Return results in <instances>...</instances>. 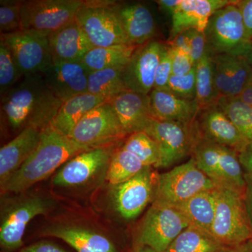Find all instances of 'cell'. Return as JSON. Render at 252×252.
Instances as JSON below:
<instances>
[{"mask_svg": "<svg viewBox=\"0 0 252 252\" xmlns=\"http://www.w3.org/2000/svg\"><path fill=\"white\" fill-rule=\"evenodd\" d=\"M1 97V117L18 134L28 127L44 132L63 103L50 91L41 74L24 77Z\"/></svg>", "mask_w": 252, "mask_h": 252, "instance_id": "1", "label": "cell"}, {"mask_svg": "<svg viewBox=\"0 0 252 252\" xmlns=\"http://www.w3.org/2000/svg\"><path fill=\"white\" fill-rule=\"evenodd\" d=\"M91 149L48 128L40 143L22 166L1 186V193H21L45 180L78 154Z\"/></svg>", "mask_w": 252, "mask_h": 252, "instance_id": "2", "label": "cell"}, {"mask_svg": "<svg viewBox=\"0 0 252 252\" xmlns=\"http://www.w3.org/2000/svg\"><path fill=\"white\" fill-rule=\"evenodd\" d=\"M237 1L212 14L205 28L207 49L212 55L227 54L248 58L252 41L247 36Z\"/></svg>", "mask_w": 252, "mask_h": 252, "instance_id": "3", "label": "cell"}, {"mask_svg": "<svg viewBox=\"0 0 252 252\" xmlns=\"http://www.w3.org/2000/svg\"><path fill=\"white\" fill-rule=\"evenodd\" d=\"M216 210L211 234L225 248L237 246L252 239L244 195L233 189L215 188Z\"/></svg>", "mask_w": 252, "mask_h": 252, "instance_id": "4", "label": "cell"}, {"mask_svg": "<svg viewBox=\"0 0 252 252\" xmlns=\"http://www.w3.org/2000/svg\"><path fill=\"white\" fill-rule=\"evenodd\" d=\"M117 3L112 1H84L76 15V21L93 47L129 44L120 18Z\"/></svg>", "mask_w": 252, "mask_h": 252, "instance_id": "5", "label": "cell"}, {"mask_svg": "<svg viewBox=\"0 0 252 252\" xmlns=\"http://www.w3.org/2000/svg\"><path fill=\"white\" fill-rule=\"evenodd\" d=\"M1 209L0 245L3 251L21 250L28 223L38 215H46L54 206L52 199L42 195H23Z\"/></svg>", "mask_w": 252, "mask_h": 252, "instance_id": "6", "label": "cell"}, {"mask_svg": "<svg viewBox=\"0 0 252 252\" xmlns=\"http://www.w3.org/2000/svg\"><path fill=\"white\" fill-rule=\"evenodd\" d=\"M216 187L197 166L193 157L170 171L158 175L153 203L176 207L197 194Z\"/></svg>", "mask_w": 252, "mask_h": 252, "instance_id": "7", "label": "cell"}, {"mask_svg": "<svg viewBox=\"0 0 252 252\" xmlns=\"http://www.w3.org/2000/svg\"><path fill=\"white\" fill-rule=\"evenodd\" d=\"M189 225V220L175 207L153 203L139 228L137 246H148L157 252H165Z\"/></svg>", "mask_w": 252, "mask_h": 252, "instance_id": "8", "label": "cell"}, {"mask_svg": "<svg viewBox=\"0 0 252 252\" xmlns=\"http://www.w3.org/2000/svg\"><path fill=\"white\" fill-rule=\"evenodd\" d=\"M83 0H29L22 1V29L50 34L72 22Z\"/></svg>", "mask_w": 252, "mask_h": 252, "instance_id": "9", "label": "cell"}, {"mask_svg": "<svg viewBox=\"0 0 252 252\" xmlns=\"http://www.w3.org/2000/svg\"><path fill=\"white\" fill-rule=\"evenodd\" d=\"M49 36L32 30L1 34L0 41L14 55L24 77L44 73L53 64Z\"/></svg>", "mask_w": 252, "mask_h": 252, "instance_id": "10", "label": "cell"}, {"mask_svg": "<svg viewBox=\"0 0 252 252\" xmlns=\"http://www.w3.org/2000/svg\"><path fill=\"white\" fill-rule=\"evenodd\" d=\"M126 136L112 105L107 102L86 114L69 137L77 143L94 149L114 145Z\"/></svg>", "mask_w": 252, "mask_h": 252, "instance_id": "11", "label": "cell"}, {"mask_svg": "<svg viewBox=\"0 0 252 252\" xmlns=\"http://www.w3.org/2000/svg\"><path fill=\"white\" fill-rule=\"evenodd\" d=\"M144 132L152 137L158 146L160 156L158 167L167 168L192 153L196 127L195 122L192 124H185L153 119Z\"/></svg>", "mask_w": 252, "mask_h": 252, "instance_id": "12", "label": "cell"}, {"mask_svg": "<svg viewBox=\"0 0 252 252\" xmlns=\"http://www.w3.org/2000/svg\"><path fill=\"white\" fill-rule=\"evenodd\" d=\"M115 150L114 145H112L78 154L59 169L53 179V184L63 188H74L89 185L98 176H106Z\"/></svg>", "mask_w": 252, "mask_h": 252, "instance_id": "13", "label": "cell"}, {"mask_svg": "<svg viewBox=\"0 0 252 252\" xmlns=\"http://www.w3.org/2000/svg\"><path fill=\"white\" fill-rule=\"evenodd\" d=\"M158 175L152 167H145L130 180L112 186L113 205L122 218L134 220L154 200Z\"/></svg>", "mask_w": 252, "mask_h": 252, "instance_id": "14", "label": "cell"}, {"mask_svg": "<svg viewBox=\"0 0 252 252\" xmlns=\"http://www.w3.org/2000/svg\"><path fill=\"white\" fill-rule=\"evenodd\" d=\"M164 44L154 39L137 46L124 69V80L127 90L150 94L154 89L156 73Z\"/></svg>", "mask_w": 252, "mask_h": 252, "instance_id": "15", "label": "cell"}, {"mask_svg": "<svg viewBox=\"0 0 252 252\" xmlns=\"http://www.w3.org/2000/svg\"><path fill=\"white\" fill-rule=\"evenodd\" d=\"M44 237L59 238L77 252H119L114 242L102 231L75 222H56L41 230Z\"/></svg>", "mask_w": 252, "mask_h": 252, "instance_id": "16", "label": "cell"}, {"mask_svg": "<svg viewBox=\"0 0 252 252\" xmlns=\"http://www.w3.org/2000/svg\"><path fill=\"white\" fill-rule=\"evenodd\" d=\"M90 71L82 62L53 63L43 74L46 86L63 102L88 93Z\"/></svg>", "mask_w": 252, "mask_h": 252, "instance_id": "17", "label": "cell"}, {"mask_svg": "<svg viewBox=\"0 0 252 252\" xmlns=\"http://www.w3.org/2000/svg\"><path fill=\"white\" fill-rule=\"evenodd\" d=\"M198 117L197 129L205 138L238 153L250 143L217 104L201 109Z\"/></svg>", "mask_w": 252, "mask_h": 252, "instance_id": "18", "label": "cell"}, {"mask_svg": "<svg viewBox=\"0 0 252 252\" xmlns=\"http://www.w3.org/2000/svg\"><path fill=\"white\" fill-rule=\"evenodd\" d=\"M126 135L145 131L153 120L149 94L123 91L109 101Z\"/></svg>", "mask_w": 252, "mask_h": 252, "instance_id": "19", "label": "cell"}, {"mask_svg": "<svg viewBox=\"0 0 252 252\" xmlns=\"http://www.w3.org/2000/svg\"><path fill=\"white\" fill-rule=\"evenodd\" d=\"M213 59L220 97H238L252 76L248 58L218 54L213 55Z\"/></svg>", "mask_w": 252, "mask_h": 252, "instance_id": "20", "label": "cell"}, {"mask_svg": "<svg viewBox=\"0 0 252 252\" xmlns=\"http://www.w3.org/2000/svg\"><path fill=\"white\" fill-rule=\"evenodd\" d=\"M235 1L230 0H182L172 15L169 41L189 30L205 31L214 13Z\"/></svg>", "mask_w": 252, "mask_h": 252, "instance_id": "21", "label": "cell"}, {"mask_svg": "<svg viewBox=\"0 0 252 252\" xmlns=\"http://www.w3.org/2000/svg\"><path fill=\"white\" fill-rule=\"evenodd\" d=\"M53 63L82 62L93 46L76 19L49 36Z\"/></svg>", "mask_w": 252, "mask_h": 252, "instance_id": "22", "label": "cell"}, {"mask_svg": "<svg viewBox=\"0 0 252 252\" xmlns=\"http://www.w3.org/2000/svg\"><path fill=\"white\" fill-rule=\"evenodd\" d=\"M42 131L28 127L0 149L1 186L17 171L37 148Z\"/></svg>", "mask_w": 252, "mask_h": 252, "instance_id": "23", "label": "cell"}, {"mask_svg": "<svg viewBox=\"0 0 252 252\" xmlns=\"http://www.w3.org/2000/svg\"><path fill=\"white\" fill-rule=\"evenodd\" d=\"M151 115L161 122L192 124L196 121L200 109L195 100L177 97L168 90L154 89L149 94Z\"/></svg>", "mask_w": 252, "mask_h": 252, "instance_id": "24", "label": "cell"}, {"mask_svg": "<svg viewBox=\"0 0 252 252\" xmlns=\"http://www.w3.org/2000/svg\"><path fill=\"white\" fill-rule=\"evenodd\" d=\"M117 13L130 45L142 46L154 40L157 24L150 10L142 4H117Z\"/></svg>", "mask_w": 252, "mask_h": 252, "instance_id": "25", "label": "cell"}, {"mask_svg": "<svg viewBox=\"0 0 252 252\" xmlns=\"http://www.w3.org/2000/svg\"><path fill=\"white\" fill-rule=\"evenodd\" d=\"M107 102L105 99L89 93L67 99L63 102L49 128L69 137L73 128L86 114Z\"/></svg>", "mask_w": 252, "mask_h": 252, "instance_id": "26", "label": "cell"}, {"mask_svg": "<svg viewBox=\"0 0 252 252\" xmlns=\"http://www.w3.org/2000/svg\"><path fill=\"white\" fill-rule=\"evenodd\" d=\"M175 207L185 215L190 225L211 233L216 210L215 189L197 194Z\"/></svg>", "mask_w": 252, "mask_h": 252, "instance_id": "27", "label": "cell"}, {"mask_svg": "<svg viewBox=\"0 0 252 252\" xmlns=\"http://www.w3.org/2000/svg\"><path fill=\"white\" fill-rule=\"evenodd\" d=\"M137 47L130 44L94 47L86 55L82 63L90 72L126 67Z\"/></svg>", "mask_w": 252, "mask_h": 252, "instance_id": "28", "label": "cell"}, {"mask_svg": "<svg viewBox=\"0 0 252 252\" xmlns=\"http://www.w3.org/2000/svg\"><path fill=\"white\" fill-rule=\"evenodd\" d=\"M196 97L200 110L217 104L220 95L215 83L213 55L207 49L206 54L195 65Z\"/></svg>", "mask_w": 252, "mask_h": 252, "instance_id": "29", "label": "cell"}, {"mask_svg": "<svg viewBox=\"0 0 252 252\" xmlns=\"http://www.w3.org/2000/svg\"><path fill=\"white\" fill-rule=\"evenodd\" d=\"M225 248L211 233L190 225L176 238L165 252H223Z\"/></svg>", "mask_w": 252, "mask_h": 252, "instance_id": "30", "label": "cell"}, {"mask_svg": "<svg viewBox=\"0 0 252 252\" xmlns=\"http://www.w3.org/2000/svg\"><path fill=\"white\" fill-rule=\"evenodd\" d=\"M193 151V158L197 166L210 179L216 187H220V145L205 138L197 129Z\"/></svg>", "mask_w": 252, "mask_h": 252, "instance_id": "31", "label": "cell"}, {"mask_svg": "<svg viewBox=\"0 0 252 252\" xmlns=\"http://www.w3.org/2000/svg\"><path fill=\"white\" fill-rule=\"evenodd\" d=\"M125 67L108 68L91 72L88 83V93L111 100L126 90L124 80Z\"/></svg>", "mask_w": 252, "mask_h": 252, "instance_id": "32", "label": "cell"}, {"mask_svg": "<svg viewBox=\"0 0 252 252\" xmlns=\"http://www.w3.org/2000/svg\"><path fill=\"white\" fill-rule=\"evenodd\" d=\"M145 167L148 166L122 146L113 153L105 178L112 187L121 185L135 177Z\"/></svg>", "mask_w": 252, "mask_h": 252, "instance_id": "33", "label": "cell"}, {"mask_svg": "<svg viewBox=\"0 0 252 252\" xmlns=\"http://www.w3.org/2000/svg\"><path fill=\"white\" fill-rule=\"evenodd\" d=\"M238 154L234 149L220 145V187L233 189L244 195L247 184Z\"/></svg>", "mask_w": 252, "mask_h": 252, "instance_id": "34", "label": "cell"}, {"mask_svg": "<svg viewBox=\"0 0 252 252\" xmlns=\"http://www.w3.org/2000/svg\"><path fill=\"white\" fill-rule=\"evenodd\" d=\"M217 105L234 124L242 135L252 142V106L237 97H220Z\"/></svg>", "mask_w": 252, "mask_h": 252, "instance_id": "35", "label": "cell"}, {"mask_svg": "<svg viewBox=\"0 0 252 252\" xmlns=\"http://www.w3.org/2000/svg\"><path fill=\"white\" fill-rule=\"evenodd\" d=\"M122 147L135 155L145 166L158 167L160 160L158 146L144 131L131 134Z\"/></svg>", "mask_w": 252, "mask_h": 252, "instance_id": "36", "label": "cell"}, {"mask_svg": "<svg viewBox=\"0 0 252 252\" xmlns=\"http://www.w3.org/2000/svg\"><path fill=\"white\" fill-rule=\"evenodd\" d=\"M23 75L14 55L0 41V92L1 97L7 94Z\"/></svg>", "mask_w": 252, "mask_h": 252, "instance_id": "37", "label": "cell"}, {"mask_svg": "<svg viewBox=\"0 0 252 252\" xmlns=\"http://www.w3.org/2000/svg\"><path fill=\"white\" fill-rule=\"evenodd\" d=\"M0 2L1 34H7L22 30L21 17L22 1L1 0Z\"/></svg>", "mask_w": 252, "mask_h": 252, "instance_id": "38", "label": "cell"}, {"mask_svg": "<svg viewBox=\"0 0 252 252\" xmlns=\"http://www.w3.org/2000/svg\"><path fill=\"white\" fill-rule=\"evenodd\" d=\"M168 91L180 98L195 100L196 97L195 67L185 75H172L169 81Z\"/></svg>", "mask_w": 252, "mask_h": 252, "instance_id": "39", "label": "cell"}, {"mask_svg": "<svg viewBox=\"0 0 252 252\" xmlns=\"http://www.w3.org/2000/svg\"><path fill=\"white\" fill-rule=\"evenodd\" d=\"M172 76L171 49L170 46L164 44L156 73L154 89L158 90H168L169 81Z\"/></svg>", "mask_w": 252, "mask_h": 252, "instance_id": "40", "label": "cell"}, {"mask_svg": "<svg viewBox=\"0 0 252 252\" xmlns=\"http://www.w3.org/2000/svg\"><path fill=\"white\" fill-rule=\"evenodd\" d=\"M187 32L190 46V56L194 64L197 63L205 56L207 51L206 37L205 32L198 30L191 29Z\"/></svg>", "mask_w": 252, "mask_h": 252, "instance_id": "41", "label": "cell"}, {"mask_svg": "<svg viewBox=\"0 0 252 252\" xmlns=\"http://www.w3.org/2000/svg\"><path fill=\"white\" fill-rule=\"evenodd\" d=\"M171 49L172 75L182 76L195 67L190 55L177 49Z\"/></svg>", "mask_w": 252, "mask_h": 252, "instance_id": "42", "label": "cell"}, {"mask_svg": "<svg viewBox=\"0 0 252 252\" xmlns=\"http://www.w3.org/2000/svg\"><path fill=\"white\" fill-rule=\"evenodd\" d=\"M239 160L243 167L247 185H252V142L239 152Z\"/></svg>", "mask_w": 252, "mask_h": 252, "instance_id": "43", "label": "cell"}, {"mask_svg": "<svg viewBox=\"0 0 252 252\" xmlns=\"http://www.w3.org/2000/svg\"><path fill=\"white\" fill-rule=\"evenodd\" d=\"M236 4L241 11L247 36L252 41V0L237 1Z\"/></svg>", "mask_w": 252, "mask_h": 252, "instance_id": "44", "label": "cell"}, {"mask_svg": "<svg viewBox=\"0 0 252 252\" xmlns=\"http://www.w3.org/2000/svg\"><path fill=\"white\" fill-rule=\"evenodd\" d=\"M20 252H68L57 244L41 240L20 250Z\"/></svg>", "mask_w": 252, "mask_h": 252, "instance_id": "45", "label": "cell"}, {"mask_svg": "<svg viewBox=\"0 0 252 252\" xmlns=\"http://www.w3.org/2000/svg\"><path fill=\"white\" fill-rule=\"evenodd\" d=\"M168 44L170 47L180 50L190 55V46H189L187 32H184L178 34L172 41H169Z\"/></svg>", "mask_w": 252, "mask_h": 252, "instance_id": "46", "label": "cell"}, {"mask_svg": "<svg viewBox=\"0 0 252 252\" xmlns=\"http://www.w3.org/2000/svg\"><path fill=\"white\" fill-rule=\"evenodd\" d=\"M182 1V0H158L156 1V2L158 5L159 9L172 16Z\"/></svg>", "mask_w": 252, "mask_h": 252, "instance_id": "47", "label": "cell"}, {"mask_svg": "<svg viewBox=\"0 0 252 252\" xmlns=\"http://www.w3.org/2000/svg\"><path fill=\"white\" fill-rule=\"evenodd\" d=\"M244 202L252 231V185H247L246 190L244 194Z\"/></svg>", "mask_w": 252, "mask_h": 252, "instance_id": "48", "label": "cell"}, {"mask_svg": "<svg viewBox=\"0 0 252 252\" xmlns=\"http://www.w3.org/2000/svg\"><path fill=\"white\" fill-rule=\"evenodd\" d=\"M237 98L243 101L245 103L252 106V76L249 80L248 84L244 88L243 91Z\"/></svg>", "mask_w": 252, "mask_h": 252, "instance_id": "49", "label": "cell"}, {"mask_svg": "<svg viewBox=\"0 0 252 252\" xmlns=\"http://www.w3.org/2000/svg\"><path fill=\"white\" fill-rule=\"evenodd\" d=\"M223 252H252V239L237 246L225 248Z\"/></svg>", "mask_w": 252, "mask_h": 252, "instance_id": "50", "label": "cell"}, {"mask_svg": "<svg viewBox=\"0 0 252 252\" xmlns=\"http://www.w3.org/2000/svg\"><path fill=\"white\" fill-rule=\"evenodd\" d=\"M134 252H158L148 246H137Z\"/></svg>", "mask_w": 252, "mask_h": 252, "instance_id": "51", "label": "cell"}, {"mask_svg": "<svg viewBox=\"0 0 252 252\" xmlns=\"http://www.w3.org/2000/svg\"><path fill=\"white\" fill-rule=\"evenodd\" d=\"M248 59L252 67V46L251 51H250V54L248 55Z\"/></svg>", "mask_w": 252, "mask_h": 252, "instance_id": "52", "label": "cell"}, {"mask_svg": "<svg viewBox=\"0 0 252 252\" xmlns=\"http://www.w3.org/2000/svg\"><path fill=\"white\" fill-rule=\"evenodd\" d=\"M1 252H6V251H2Z\"/></svg>", "mask_w": 252, "mask_h": 252, "instance_id": "53", "label": "cell"}]
</instances>
